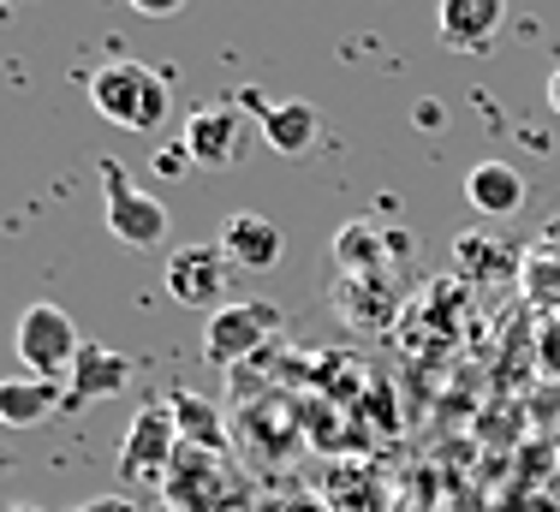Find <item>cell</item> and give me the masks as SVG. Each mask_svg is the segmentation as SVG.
<instances>
[{
	"label": "cell",
	"mask_w": 560,
	"mask_h": 512,
	"mask_svg": "<svg viewBox=\"0 0 560 512\" xmlns=\"http://www.w3.org/2000/svg\"><path fill=\"white\" fill-rule=\"evenodd\" d=\"M90 107L119 131H155L167 119V78L150 72L143 60H108L90 72Z\"/></svg>",
	"instance_id": "1"
},
{
	"label": "cell",
	"mask_w": 560,
	"mask_h": 512,
	"mask_svg": "<svg viewBox=\"0 0 560 512\" xmlns=\"http://www.w3.org/2000/svg\"><path fill=\"white\" fill-rule=\"evenodd\" d=\"M102 179V221L126 251H162L167 245V203L155 191H143L119 161H102L96 167Z\"/></svg>",
	"instance_id": "2"
},
{
	"label": "cell",
	"mask_w": 560,
	"mask_h": 512,
	"mask_svg": "<svg viewBox=\"0 0 560 512\" xmlns=\"http://www.w3.org/2000/svg\"><path fill=\"white\" fill-rule=\"evenodd\" d=\"M12 346H19V358L31 375L60 382V375H72L78 352H84V334H78V322L66 316L60 304H31L19 316V328H12Z\"/></svg>",
	"instance_id": "3"
},
{
	"label": "cell",
	"mask_w": 560,
	"mask_h": 512,
	"mask_svg": "<svg viewBox=\"0 0 560 512\" xmlns=\"http://www.w3.org/2000/svg\"><path fill=\"white\" fill-rule=\"evenodd\" d=\"M179 429H173V411H167V399L162 406H143L138 417H131V429H126V441H119V482H167V470L173 459H179Z\"/></svg>",
	"instance_id": "4"
},
{
	"label": "cell",
	"mask_w": 560,
	"mask_h": 512,
	"mask_svg": "<svg viewBox=\"0 0 560 512\" xmlns=\"http://www.w3.org/2000/svg\"><path fill=\"white\" fill-rule=\"evenodd\" d=\"M179 143H185V155H191V167L226 173L250 150V114L245 107H226V102H209V107H197V114L185 119Z\"/></svg>",
	"instance_id": "5"
},
{
	"label": "cell",
	"mask_w": 560,
	"mask_h": 512,
	"mask_svg": "<svg viewBox=\"0 0 560 512\" xmlns=\"http://www.w3.org/2000/svg\"><path fill=\"white\" fill-rule=\"evenodd\" d=\"M167 501L179 512H226L238 501V477L226 465V453L179 447V459L167 470Z\"/></svg>",
	"instance_id": "6"
},
{
	"label": "cell",
	"mask_w": 560,
	"mask_h": 512,
	"mask_svg": "<svg viewBox=\"0 0 560 512\" xmlns=\"http://www.w3.org/2000/svg\"><path fill=\"white\" fill-rule=\"evenodd\" d=\"M167 292L173 304L185 310H226V292H233V256L221 245H185L167 256Z\"/></svg>",
	"instance_id": "7"
},
{
	"label": "cell",
	"mask_w": 560,
	"mask_h": 512,
	"mask_svg": "<svg viewBox=\"0 0 560 512\" xmlns=\"http://www.w3.org/2000/svg\"><path fill=\"white\" fill-rule=\"evenodd\" d=\"M275 334H280V310L275 304H226V310L209 316V328H203V358L226 370V363L262 352Z\"/></svg>",
	"instance_id": "8"
},
{
	"label": "cell",
	"mask_w": 560,
	"mask_h": 512,
	"mask_svg": "<svg viewBox=\"0 0 560 512\" xmlns=\"http://www.w3.org/2000/svg\"><path fill=\"white\" fill-rule=\"evenodd\" d=\"M245 114L262 126V143H269L275 155H304L316 143V131H323V114H316V102H269V96H257V90H245Z\"/></svg>",
	"instance_id": "9"
},
{
	"label": "cell",
	"mask_w": 560,
	"mask_h": 512,
	"mask_svg": "<svg viewBox=\"0 0 560 512\" xmlns=\"http://www.w3.org/2000/svg\"><path fill=\"white\" fill-rule=\"evenodd\" d=\"M131 375H138V363H131L126 352H114V346L84 340V352H78L72 375H66V411H78V406H96V399L126 394V387H131Z\"/></svg>",
	"instance_id": "10"
},
{
	"label": "cell",
	"mask_w": 560,
	"mask_h": 512,
	"mask_svg": "<svg viewBox=\"0 0 560 512\" xmlns=\"http://www.w3.org/2000/svg\"><path fill=\"white\" fill-rule=\"evenodd\" d=\"M506 19V0H442V12H435V36H442L447 48L459 54H477L495 43Z\"/></svg>",
	"instance_id": "11"
},
{
	"label": "cell",
	"mask_w": 560,
	"mask_h": 512,
	"mask_svg": "<svg viewBox=\"0 0 560 512\" xmlns=\"http://www.w3.org/2000/svg\"><path fill=\"white\" fill-rule=\"evenodd\" d=\"M55 411H66V387L43 375H0V423L7 429H36Z\"/></svg>",
	"instance_id": "12"
},
{
	"label": "cell",
	"mask_w": 560,
	"mask_h": 512,
	"mask_svg": "<svg viewBox=\"0 0 560 512\" xmlns=\"http://www.w3.org/2000/svg\"><path fill=\"white\" fill-rule=\"evenodd\" d=\"M221 251L233 256V268H250V275H262V268L280 263V251H287V233H280L269 214H233V221L221 226Z\"/></svg>",
	"instance_id": "13"
},
{
	"label": "cell",
	"mask_w": 560,
	"mask_h": 512,
	"mask_svg": "<svg viewBox=\"0 0 560 512\" xmlns=\"http://www.w3.org/2000/svg\"><path fill=\"white\" fill-rule=\"evenodd\" d=\"M465 203L477 214H489V221H506V214L525 209V173L506 167V161H477L465 173Z\"/></svg>",
	"instance_id": "14"
},
{
	"label": "cell",
	"mask_w": 560,
	"mask_h": 512,
	"mask_svg": "<svg viewBox=\"0 0 560 512\" xmlns=\"http://www.w3.org/2000/svg\"><path fill=\"white\" fill-rule=\"evenodd\" d=\"M167 411H173V429H179L185 447H203V453H226V423L209 399H197L191 387H173L167 394Z\"/></svg>",
	"instance_id": "15"
},
{
	"label": "cell",
	"mask_w": 560,
	"mask_h": 512,
	"mask_svg": "<svg viewBox=\"0 0 560 512\" xmlns=\"http://www.w3.org/2000/svg\"><path fill=\"white\" fill-rule=\"evenodd\" d=\"M453 256H459V268L471 280H483V275H525V263H518V251L506 245V238L465 233V238H453Z\"/></svg>",
	"instance_id": "16"
},
{
	"label": "cell",
	"mask_w": 560,
	"mask_h": 512,
	"mask_svg": "<svg viewBox=\"0 0 560 512\" xmlns=\"http://www.w3.org/2000/svg\"><path fill=\"white\" fill-rule=\"evenodd\" d=\"M525 292L537 304H560V245H537L525 256Z\"/></svg>",
	"instance_id": "17"
},
{
	"label": "cell",
	"mask_w": 560,
	"mask_h": 512,
	"mask_svg": "<svg viewBox=\"0 0 560 512\" xmlns=\"http://www.w3.org/2000/svg\"><path fill=\"white\" fill-rule=\"evenodd\" d=\"M72 512H143L131 494H96V501H84V507H72Z\"/></svg>",
	"instance_id": "18"
},
{
	"label": "cell",
	"mask_w": 560,
	"mask_h": 512,
	"mask_svg": "<svg viewBox=\"0 0 560 512\" xmlns=\"http://www.w3.org/2000/svg\"><path fill=\"white\" fill-rule=\"evenodd\" d=\"M126 7L143 19H173V12H185V0H126Z\"/></svg>",
	"instance_id": "19"
},
{
	"label": "cell",
	"mask_w": 560,
	"mask_h": 512,
	"mask_svg": "<svg viewBox=\"0 0 560 512\" xmlns=\"http://www.w3.org/2000/svg\"><path fill=\"white\" fill-rule=\"evenodd\" d=\"M185 167H191V155H185V143H167V150H162V179H179Z\"/></svg>",
	"instance_id": "20"
},
{
	"label": "cell",
	"mask_w": 560,
	"mask_h": 512,
	"mask_svg": "<svg viewBox=\"0 0 560 512\" xmlns=\"http://www.w3.org/2000/svg\"><path fill=\"white\" fill-rule=\"evenodd\" d=\"M549 107L560 114V66H555V78H549Z\"/></svg>",
	"instance_id": "21"
},
{
	"label": "cell",
	"mask_w": 560,
	"mask_h": 512,
	"mask_svg": "<svg viewBox=\"0 0 560 512\" xmlns=\"http://www.w3.org/2000/svg\"><path fill=\"white\" fill-rule=\"evenodd\" d=\"M7 512H43V507H31V501H12Z\"/></svg>",
	"instance_id": "22"
},
{
	"label": "cell",
	"mask_w": 560,
	"mask_h": 512,
	"mask_svg": "<svg viewBox=\"0 0 560 512\" xmlns=\"http://www.w3.org/2000/svg\"><path fill=\"white\" fill-rule=\"evenodd\" d=\"M287 512H316V507H287Z\"/></svg>",
	"instance_id": "23"
}]
</instances>
